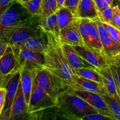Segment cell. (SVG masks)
Wrapping results in <instances>:
<instances>
[{"label": "cell", "instance_id": "obj_20", "mask_svg": "<svg viewBox=\"0 0 120 120\" xmlns=\"http://www.w3.org/2000/svg\"><path fill=\"white\" fill-rule=\"evenodd\" d=\"M94 69L101 76L103 84L106 90L107 93L120 103V97L118 95L116 83L110 70V66Z\"/></svg>", "mask_w": 120, "mask_h": 120}, {"label": "cell", "instance_id": "obj_7", "mask_svg": "<svg viewBox=\"0 0 120 120\" xmlns=\"http://www.w3.org/2000/svg\"><path fill=\"white\" fill-rule=\"evenodd\" d=\"M79 28L84 47L105 56L96 21L79 19Z\"/></svg>", "mask_w": 120, "mask_h": 120}, {"label": "cell", "instance_id": "obj_23", "mask_svg": "<svg viewBox=\"0 0 120 120\" xmlns=\"http://www.w3.org/2000/svg\"><path fill=\"white\" fill-rule=\"evenodd\" d=\"M60 30L77 18L76 15L69 8L62 7L57 9L56 12Z\"/></svg>", "mask_w": 120, "mask_h": 120}, {"label": "cell", "instance_id": "obj_18", "mask_svg": "<svg viewBox=\"0 0 120 120\" xmlns=\"http://www.w3.org/2000/svg\"><path fill=\"white\" fill-rule=\"evenodd\" d=\"M76 16L79 19L93 21L99 19L98 10L93 0H80Z\"/></svg>", "mask_w": 120, "mask_h": 120}, {"label": "cell", "instance_id": "obj_9", "mask_svg": "<svg viewBox=\"0 0 120 120\" xmlns=\"http://www.w3.org/2000/svg\"><path fill=\"white\" fill-rule=\"evenodd\" d=\"M20 70L13 74L9 75L3 87L6 90L5 104L2 112L0 115L1 120H9L11 107L14 99L19 83L20 82Z\"/></svg>", "mask_w": 120, "mask_h": 120}, {"label": "cell", "instance_id": "obj_37", "mask_svg": "<svg viewBox=\"0 0 120 120\" xmlns=\"http://www.w3.org/2000/svg\"><path fill=\"white\" fill-rule=\"evenodd\" d=\"M8 45V43L6 41L0 39V58L5 53Z\"/></svg>", "mask_w": 120, "mask_h": 120}, {"label": "cell", "instance_id": "obj_19", "mask_svg": "<svg viewBox=\"0 0 120 120\" xmlns=\"http://www.w3.org/2000/svg\"><path fill=\"white\" fill-rule=\"evenodd\" d=\"M48 38L46 32L42 31L37 36L26 40L18 46L44 53L48 47Z\"/></svg>", "mask_w": 120, "mask_h": 120}, {"label": "cell", "instance_id": "obj_2", "mask_svg": "<svg viewBox=\"0 0 120 120\" xmlns=\"http://www.w3.org/2000/svg\"><path fill=\"white\" fill-rule=\"evenodd\" d=\"M61 119L81 120L82 117L99 112L84 99L69 90L62 94L58 100Z\"/></svg>", "mask_w": 120, "mask_h": 120}, {"label": "cell", "instance_id": "obj_17", "mask_svg": "<svg viewBox=\"0 0 120 120\" xmlns=\"http://www.w3.org/2000/svg\"><path fill=\"white\" fill-rule=\"evenodd\" d=\"M18 71L17 62L12 46L8 44L5 53L0 58V71L4 76Z\"/></svg>", "mask_w": 120, "mask_h": 120}, {"label": "cell", "instance_id": "obj_1", "mask_svg": "<svg viewBox=\"0 0 120 120\" xmlns=\"http://www.w3.org/2000/svg\"><path fill=\"white\" fill-rule=\"evenodd\" d=\"M46 34L48 43L44 53L43 68L62 80L70 88L75 75L67 60L62 48L60 39L52 33Z\"/></svg>", "mask_w": 120, "mask_h": 120}, {"label": "cell", "instance_id": "obj_41", "mask_svg": "<svg viewBox=\"0 0 120 120\" xmlns=\"http://www.w3.org/2000/svg\"><path fill=\"white\" fill-rule=\"evenodd\" d=\"M109 5H112L116 0H104Z\"/></svg>", "mask_w": 120, "mask_h": 120}, {"label": "cell", "instance_id": "obj_38", "mask_svg": "<svg viewBox=\"0 0 120 120\" xmlns=\"http://www.w3.org/2000/svg\"><path fill=\"white\" fill-rule=\"evenodd\" d=\"M114 64L115 65H116L117 66H118V68H120V53L117 55L116 57H115L113 59L112 61L111 62V64Z\"/></svg>", "mask_w": 120, "mask_h": 120}, {"label": "cell", "instance_id": "obj_36", "mask_svg": "<svg viewBox=\"0 0 120 120\" xmlns=\"http://www.w3.org/2000/svg\"><path fill=\"white\" fill-rule=\"evenodd\" d=\"M93 1L94 2L98 11L101 10L103 8L106 7L107 6L109 5L104 0H93Z\"/></svg>", "mask_w": 120, "mask_h": 120}, {"label": "cell", "instance_id": "obj_31", "mask_svg": "<svg viewBox=\"0 0 120 120\" xmlns=\"http://www.w3.org/2000/svg\"><path fill=\"white\" fill-rule=\"evenodd\" d=\"M112 25L120 30V10L115 2L113 4Z\"/></svg>", "mask_w": 120, "mask_h": 120}, {"label": "cell", "instance_id": "obj_24", "mask_svg": "<svg viewBox=\"0 0 120 120\" xmlns=\"http://www.w3.org/2000/svg\"><path fill=\"white\" fill-rule=\"evenodd\" d=\"M73 71L75 75L76 76L103 84L101 76L95 69L84 68V69H75L73 70Z\"/></svg>", "mask_w": 120, "mask_h": 120}, {"label": "cell", "instance_id": "obj_32", "mask_svg": "<svg viewBox=\"0 0 120 120\" xmlns=\"http://www.w3.org/2000/svg\"><path fill=\"white\" fill-rule=\"evenodd\" d=\"M81 120H114L111 117L101 114L100 112L90 114L82 117Z\"/></svg>", "mask_w": 120, "mask_h": 120}, {"label": "cell", "instance_id": "obj_12", "mask_svg": "<svg viewBox=\"0 0 120 120\" xmlns=\"http://www.w3.org/2000/svg\"><path fill=\"white\" fill-rule=\"evenodd\" d=\"M59 38L61 42L73 46H80L84 47L80 32L79 19L76 18L66 26L60 29Z\"/></svg>", "mask_w": 120, "mask_h": 120}, {"label": "cell", "instance_id": "obj_30", "mask_svg": "<svg viewBox=\"0 0 120 120\" xmlns=\"http://www.w3.org/2000/svg\"><path fill=\"white\" fill-rule=\"evenodd\" d=\"M110 68L116 83L118 95L120 97V68L112 63L110 64Z\"/></svg>", "mask_w": 120, "mask_h": 120}, {"label": "cell", "instance_id": "obj_39", "mask_svg": "<svg viewBox=\"0 0 120 120\" xmlns=\"http://www.w3.org/2000/svg\"><path fill=\"white\" fill-rule=\"evenodd\" d=\"M7 76H4L0 71V87H3L4 86L6 79H7Z\"/></svg>", "mask_w": 120, "mask_h": 120}, {"label": "cell", "instance_id": "obj_26", "mask_svg": "<svg viewBox=\"0 0 120 120\" xmlns=\"http://www.w3.org/2000/svg\"><path fill=\"white\" fill-rule=\"evenodd\" d=\"M21 4L32 16H41L42 15L41 0H30Z\"/></svg>", "mask_w": 120, "mask_h": 120}, {"label": "cell", "instance_id": "obj_27", "mask_svg": "<svg viewBox=\"0 0 120 120\" xmlns=\"http://www.w3.org/2000/svg\"><path fill=\"white\" fill-rule=\"evenodd\" d=\"M116 120H120V103L107 93L101 95Z\"/></svg>", "mask_w": 120, "mask_h": 120}, {"label": "cell", "instance_id": "obj_8", "mask_svg": "<svg viewBox=\"0 0 120 120\" xmlns=\"http://www.w3.org/2000/svg\"><path fill=\"white\" fill-rule=\"evenodd\" d=\"M57 105V102L38 84L33 77L32 90L28 106V115L40 112Z\"/></svg>", "mask_w": 120, "mask_h": 120}, {"label": "cell", "instance_id": "obj_6", "mask_svg": "<svg viewBox=\"0 0 120 120\" xmlns=\"http://www.w3.org/2000/svg\"><path fill=\"white\" fill-rule=\"evenodd\" d=\"M17 62L18 70H26L32 71L43 68L45 64L44 53L11 46Z\"/></svg>", "mask_w": 120, "mask_h": 120}, {"label": "cell", "instance_id": "obj_40", "mask_svg": "<svg viewBox=\"0 0 120 120\" xmlns=\"http://www.w3.org/2000/svg\"><path fill=\"white\" fill-rule=\"evenodd\" d=\"M64 2H65V0H56L57 9L63 7V5H64Z\"/></svg>", "mask_w": 120, "mask_h": 120}, {"label": "cell", "instance_id": "obj_4", "mask_svg": "<svg viewBox=\"0 0 120 120\" xmlns=\"http://www.w3.org/2000/svg\"><path fill=\"white\" fill-rule=\"evenodd\" d=\"M32 73L38 84L57 103L62 94L71 90L62 80L44 68L32 71Z\"/></svg>", "mask_w": 120, "mask_h": 120}, {"label": "cell", "instance_id": "obj_14", "mask_svg": "<svg viewBox=\"0 0 120 120\" xmlns=\"http://www.w3.org/2000/svg\"><path fill=\"white\" fill-rule=\"evenodd\" d=\"M79 54L89 63L94 67L95 69H100L109 67L110 62L105 56L94 50H90L84 46H73Z\"/></svg>", "mask_w": 120, "mask_h": 120}, {"label": "cell", "instance_id": "obj_43", "mask_svg": "<svg viewBox=\"0 0 120 120\" xmlns=\"http://www.w3.org/2000/svg\"><path fill=\"white\" fill-rule=\"evenodd\" d=\"M16 1H18V2H19V3L22 4V3H23V2H27V1H30V0H16Z\"/></svg>", "mask_w": 120, "mask_h": 120}, {"label": "cell", "instance_id": "obj_42", "mask_svg": "<svg viewBox=\"0 0 120 120\" xmlns=\"http://www.w3.org/2000/svg\"><path fill=\"white\" fill-rule=\"evenodd\" d=\"M115 2H116V4L117 5V6H118V7L119 8L120 10V0H116V1H115Z\"/></svg>", "mask_w": 120, "mask_h": 120}, {"label": "cell", "instance_id": "obj_28", "mask_svg": "<svg viewBox=\"0 0 120 120\" xmlns=\"http://www.w3.org/2000/svg\"><path fill=\"white\" fill-rule=\"evenodd\" d=\"M113 14V5H108L98 11L99 18L101 22L109 23L112 25V18Z\"/></svg>", "mask_w": 120, "mask_h": 120}, {"label": "cell", "instance_id": "obj_22", "mask_svg": "<svg viewBox=\"0 0 120 120\" xmlns=\"http://www.w3.org/2000/svg\"><path fill=\"white\" fill-rule=\"evenodd\" d=\"M41 25L43 31L52 33L59 38L60 28L56 12L47 16L43 19L41 20Z\"/></svg>", "mask_w": 120, "mask_h": 120}, {"label": "cell", "instance_id": "obj_33", "mask_svg": "<svg viewBox=\"0 0 120 120\" xmlns=\"http://www.w3.org/2000/svg\"><path fill=\"white\" fill-rule=\"evenodd\" d=\"M80 0H65L63 7L69 8L76 15Z\"/></svg>", "mask_w": 120, "mask_h": 120}, {"label": "cell", "instance_id": "obj_15", "mask_svg": "<svg viewBox=\"0 0 120 120\" xmlns=\"http://www.w3.org/2000/svg\"><path fill=\"white\" fill-rule=\"evenodd\" d=\"M61 45L67 60L73 70L84 68L95 69L94 67L88 63L77 53L73 46L62 42H61Z\"/></svg>", "mask_w": 120, "mask_h": 120}, {"label": "cell", "instance_id": "obj_10", "mask_svg": "<svg viewBox=\"0 0 120 120\" xmlns=\"http://www.w3.org/2000/svg\"><path fill=\"white\" fill-rule=\"evenodd\" d=\"M96 22L104 55L111 63L113 59L120 53V45L115 42L110 36L100 18L96 20Z\"/></svg>", "mask_w": 120, "mask_h": 120}, {"label": "cell", "instance_id": "obj_5", "mask_svg": "<svg viewBox=\"0 0 120 120\" xmlns=\"http://www.w3.org/2000/svg\"><path fill=\"white\" fill-rule=\"evenodd\" d=\"M42 31L41 16H32L12 32L7 42L11 46H18L26 40L37 36Z\"/></svg>", "mask_w": 120, "mask_h": 120}, {"label": "cell", "instance_id": "obj_34", "mask_svg": "<svg viewBox=\"0 0 120 120\" xmlns=\"http://www.w3.org/2000/svg\"><path fill=\"white\" fill-rule=\"evenodd\" d=\"M16 0H0V15L8 9Z\"/></svg>", "mask_w": 120, "mask_h": 120}, {"label": "cell", "instance_id": "obj_35", "mask_svg": "<svg viewBox=\"0 0 120 120\" xmlns=\"http://www.w3.org/2000/svg\"><path fill=\"white\" fill-rule=\"evenodd\" d=\"M6 90L4 87H0V115L2 112L5 104Z\"/></svg>", "mask_w": 120, "mask_h": 120}, {"label": "cell", "instance_id": "obj_16", "mask_svg": "<svg viewBox=\"0 0 120 120\" xmlns=\"http://www.w3.org/2000/svg\"><path fill=\"white\" fill-rule=\"evenodd\" d=\"M70 88L71 90H84L89 92L96 93L101 95L107 93L104 85L101 83L86 79L76 75L74 77Z\"/></svg>", "mask_w": 120, "mask_h": 120}, {"label": "cell", "instance_id": "obj_25", "mask_svg": "<svg viewBox=\"0 0 120 120\" xmlns=\"http://www.w3.org/2000/svg\"><path fill=\"white\" fill-rule=\"evenodd\" d=\"M41 7L42 15L41 16V20L55 13L57 10L56 0H41Z\"/></svg>", "mask_w": 120, "mask_h": 120}, {"label": "cell", "instance_id": "obj_3", "mask_svg": "<svg viewBox=\"0 0 120 120\" xmlns=\"http://www.w3.org/2000/svg\"><path fill=\"white\" fill-rule=\"evenodd\" d=\"M31 16L21 3L15 1L0 15V39L7 42L12 32Z\"/></svg>", "mask_w": 120, "mask_h": 120}, {"label": "cell", "instance_id": "obj_11", "mask_svg": "<svg viewBox=\"0 0 120 120\" xmlns=\"http://www.w3.org/2000/svg\"><path fill=\"white\" fill-rule=\"evenodd\" d=\"M72 92L84 99L89 104L97 109L101 114L111 117L116 120L114 116L109 109L106 102L101 94L98 93L80 90H71Z\"/></svg>", "mask_w": 120, "mask_h": 120}, {"label": "cell", "instance_id": "obj_13", "mask_svg": "<svg viewBox=\"0 0 120 120\" xmlns=\"http://www.w3.org/2000/svg\"><path fill=\"white\" fill-rule=\"evenodd\" d=\"M28 105L25 101L21 83H19L17 91L13 100L10 110L9 120H26Z\"/></svg>", "mask_w": 120, "mask_h": 120}, {"label": "cell", "instance_id": "obj_29", "mask_svg": "<svg viewBox=\"0 0 120 120\" xmlns=\"http://www.w3.org/2000/svg\"><path fill=\"white\" fill-rule=\"evenodd\" d=\"M101 23L112 39L120 45V30L109 23L103 22H101Z\"/></svg>", "mask_w": 120, "mask_h": 120}, {"label": "cell", "instance_id": "obj_21", "mask_svg": "<svg viewBox=\"0 0 120 120\" xmlns=\"http://www.w3.org/2000/svg\"><path fill=\"white\" fill-rule=\"evenodd\" d=\"M20 83L23 91L25 101L28 106L33 86V76L31 71L26 70H20Z\"/></svg>", "mask_w": 120, "mask_h": 120}]
</instances>
